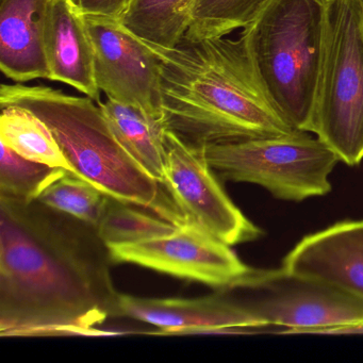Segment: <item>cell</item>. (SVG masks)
Wrapping results in <instances>:
<instances>
[{"label":"cell","instance_id":"cell-22","mask_svg":"<svg viewBox=\"0 0 363 363\" xmlns=\"http://www.w3.org/2000/svg\"><path fill=\"white\" fill-rule=\"evenodd\" d=\"M76 11L86 18H107L121 20L129 0H69Z\"/></svg>","mask_w":363,"mask_h":363},{"label":"cell","instance_id":"cell-21","mask_svg":"<svg viewBox=\"0 0 363 363\" xmlns=\"http://www.w3.org/2000/svg\"><path fill=\"white\" fill-rule=\"evenodd\" d=\"M67 172L29 160L1 143L0 195L33 201L44 189Z\"/></svg>","mask_w":363,"mask_h":363},{"label":"cell","instance_id":"cell-20","mask_svg":"<svg viewBox=\"0 0 363 363\" xmlns=\"http://www.w3.org/2000/svg\"><path fill=\"white\" fill-rule=\"evenodd\" d=\"M107 196L84 178L67 171L44 189L37 201L96 227Z\"/></svg>","mask_w":363,"mask_h":363},{"label":"cell","instance_id":"cell-1","mask_svg":"<svg viewBox=\"0 0 363 363\" xmlns=\"http://www.w3.org/2000/svg\"><path fill=\"white\" fill-rule=\"evenodd\" d=\"M110 248L97 228L39 201L0 195V335H116Z\"/></svg>","mask_w":363,"mask_h":363},{"label":"cell","instance_id":"cell-11","mask_svg":"<svg viewBox=\"0 0 363 363\" xmlns=\"http://www.w3.org/2000/svg\"><path fill=\"white\" fill-rule=\"evenodd\" d=\"M116 316L158 327L163 335L262 333L269 329L231 290L196 298H147L118 295Z\"/></svg>","mask_w":363,"mask_h":363},{"label":"cell","instance_id":"cell-6","mask_svg":"<svg viewBox=\"0 0 363 363\" xmlns=\"http://www.w3.org/2000/svg\"><path fill=\"white\" fill-rule=\"evenodd\" d=\"M203 148L220 179L257 184L275 199L286 201L330 193L329 176L340 162L324 142L305 131L235 140Z\"/></svg>","mask_w":363,"mask_h":363},{"label":"cell","instance_id":"cell-10","mask_svg":"<svg viewBox=\"0 0 363 363\" xmlns=\"http://www.w3.org/2000/svg\"><path fill=\"white\" fill-rule=\"evenodd\" d=\"M94 52L95 79L108 99L162 121L158 59L121 20L86 18Z\"/></svg>","mask_w":363,"mask_h":363},{"label":"cell","instance_id":"cell-5","mask_svg":"<svg viewBox=\"0 0 363 363\" xmlns=\"http://www.w3.org/2000/svg\"><path fill=\"white\" fill-rule=\"evenodd\" d=\"M350 167L363 160V25L358 0H326L311 131Z\"/></svg>","mask_w":363,"mask_h":363},{"label":"cell","instance_id":"cell-13","mask_svg":"<svg viewBox=\"0 0 363 363\" xmlns=\"http://www.w3.org/2000/svg\"><path fill=\"white\" fill-rule=\"evenodd\" d=\"M45 52L48 79L69 84L97 104L101 103L86 18L76 11L69 0H50L46 18Z\"/></svg>","mask_w":363,"mask_h":363},{"label":"cell","instance_id":"cell-4","mask_svg":"<svg viewBox=\"0 0 363 363\" xmlns=\"http://www.w3.org/2000/svg\"><path fill=\"white\" fill-rule=\"evenodd\" d=\"M325 11L326 0H273L241 33L269 99L305 133L311 131Z\"/></svg>","mask_w":363,"mask_h":363},{"label":"cell","instance_id":"cell-19","mask_svg":"<svg viewBox=\"0 0 363 363\" xmlns=\"http://www.w3.org/2000/svg\"><path fill=\"white\" fill-rule=\"evenodd\" d=\"M273 0H196L186 40L226 37L245 28Z\"/></svg>","mask_w":363,"mask_h":363},{"label":"cell","instance_id":"cell-17","mask_svg":"<svg viewBox=\"0 0 363 363\" xmlns=\"http://www.w3.org/2000/svg\"><path fill=\"white\" fill-rule=\"evenodd\" d=\"M0 138L1 143L24 158L75 174L50 127L26 108L1 106Z\"/></svg>","mask_w":363,"mask_h":363},{"label":"cell","instance_id":"cell-8","mask_svg":"<svg viewBox=\"0 0 363 363\" xmlns=\"http://www.w3.org/2000/svg\"><path fill=\"white\" fill-rule=\"evenodd\" d=\"M164 180L162 186L186 223L195 225L229 246L262 237L233 203L216 178L203 147L190 145L165 131Z\"/></svg>","mask_w":363,"mask_h":363},{"label":"cell","instance_id":"cell-18","mask_svg":"<svg viewBox=\"0 0 363 363\" xmlns=\"http://www.w3.org/2000/svg\"><path fill=\"white\" fill-rule=\"evenodd\" d=\"M138 206L107 196L103 214L96 228L108 246L139 243L174 233L177 225L148 214Z\"/></svg>","mask_w":363,"mask_h":363},{"label":"cell","instance_id":"cell-7","mask_svg":"<svg viewBox=\"0 0 363 363\" xmlns=\"http://www.w3.org/2000/svg\"><path fill=\"white\" fill-rule=\"evenodd\" d=\"M233 289L267 326L281 333H341L363 326V299L320 280L279 269H250Z\"/></svg>","mask_w":363,"mask_h":363},{"label":"cell","instance_id":"cell-15","mask_svg":"<svg viewBox=\"0 0 363 363\" xmlns=\"http://www.w3.org/2000/svg\"><path fill=\"white\" fill-rule=\"evenodd\" d=\"M121 145L157 182L164 180L167 128L139 108L108 99L99 104Z\"/></svg>","mask_w":363,"mask_h":363},{"label":"cell","instance_id":"cell-23","mask_svg":"<svg viewBox=\"0 0 363 363\" xmlns=\"http://www.w3.org/2000/svg\"><path fill=\"white\" fill-rule=\"evenodd\" d=\"M359 8H360L361 21L363 25V0H358Z\"/></svg>","mask_w":363,"mask_h":363},{"label":"cell","instance_id":"cell-3","mask_svg":"<svg viewBox=\"0 0 363 363\" xmlns=\"http://www.w3.org/2000/svg\"><path fill=\"white\" fill-rule=\"evenodd\" d=\"M0 105L26 108L52 130L75 174L108 196L152 209L184 224L164 186L146 173L116 139L99 104L48 86L3 84Z\"/></svg>","mask_w":363,"mask_h":363},{"label":"cell","instance_id":"cell-9","mask_svg":"<svg viewBox=\"0 0 363 363\" xmlns=\"http://www.w3.org/2000/svg\"><path fill=\"white\" fill-rule=\"evenodd\" d=\"M109 248L113 262L140 265L216 290L235 288L252 269L228 244L190 223L178 225L164 237Z\"/></svg>","mask_w":363,"mask_h":363},{"label":"cell","instance_id":"cell-12","mask_svg":"<svg viewBox=\"0 0 363 363\" xmlns=\"http://www.w3.org/2000/svg\"><path fill=\"white\" fill-rule=\"evenodd\" d=\"M281 267L363 299V220H344L307 235L286 255Z\"/></svg>","mask_w":363,"mask_h":363},{"label":"cell","instance_id":"cell-14","mask_svg":"<svg viewBox=\"0 0 363 363\" xmlns=\"http://www.w3.org/2000/svg\"><path fill=\"white\" fill-rule=\"evenodd\" d=\"M0 67L10 79H48L45 27L50 0H0Z\"/></svg>","mask_w":363,"mask_h":363},{"label":"cell","instance_id":"cell-2","mask_svg":"<svg viewBox=\"0 0 363 363\" xmlns=\"http://www.w3.org/2000/svg\"><path fill=\"white\" fill-rule=\"evenodd\" d=\"M160 71L165 128L196 147L295 130L260 82L241 37L150 45Z\"/></svg>","mask_w":363,"mask_h":363},{"label":"cell","instance_id":"cell-16","mask_svg":"<svg viewBox=\"0 0 363 363\" xmlns=\"http://www.w3.org/2000/svg\"><path fill=\"white\" fill-rule=\"evenodd\" d=\"M195 3L196 0H129L121 22L147 44L173 48L186 37Z\"/></svg>","mask_w":363,"mask_h":363}]
</instances>
